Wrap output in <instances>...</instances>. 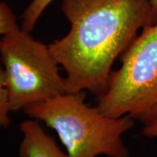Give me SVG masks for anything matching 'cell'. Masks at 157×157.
I'll return each instance as SVG.
<instances>
[{
  "mask_svg": "<svg viewBox=\"0 0 157 157\" xmlns=\"http://www.w3.org/2000/svg\"><path fill=\"white\" fill-rule=\"evenodd\" d=\"M20 25L17 24V17L9 6L0 3V38L5 34L18 28Z\"/></svg>",
  "mask_w": 157,
  "mask_h": 157,
  "instance_id": "8",
  "label": "cell"
},
{
  "mask_svg": "<svg viewBox=\"0 0 157 157\" xmlns=\"http://www.w3.org/2000/svg\"><path fill=\"white\" fill-rule=\"evenodd\" d=\"M121 62L96 107L109 117L129 116L146 125L157 117V22L140 32Z\"/></svg>",
  "mask_w": 157,
  "mask_h": 157,
  "instance_id": "3",
  "label": "cell"
},
{
  "mask_svg": "<svg viewBox=\"0 0 157 157\" xmlns=\"http://www.w3.org/2000/svg\"><path fill=\"white\" fill-rule=\"evenodd\" d=\"M151 4L152 6H153V9H154V11H155L157 16V0H151Z\"/></svg>",
  "mask_w": 157,
  "mask_h": 157,
  "instance_id": "10",
  "label": "cell"
},
{
  "mask_svg": "<svg viewBox=\"0 0 157 157\" xmlns=\"http://www.w3.org/2000/svg\"><path fill=\"white\" fill-rule=\"evenodd\" d=\"M53 0H32L21 15L20 27L32 33L44 11Z\"/></svg>",
  "mask_w": 157,
  "mask_h": 157,
  "instance_id": "6",
  "label": "cell"
},
{
  "mask_svg": "<svg viewBox=\"0 0 157 157\" xmlns=\"http://www.w3.org/2000/svg\"><path fill=\"white\" fill-rule=\"evenodd\" d=\"M141 134L143 136L148 138L157 137V117H155L150 122L144 125Z\"/></svg>",
  "mask_w": 157,
  "mask_h": 157,
  "instance_id": "9",
  "label": "cell"
},
{
  "mask_svg": "<svg viewBox=\"0 0 157 157\" xmlns=\"http://www.w3.org/2000/svg\"><path fill=\"white\" fill-rule=\"evenodd\" d=\"M19 130L22 134L18 149L20 157H68L39 121L25 120L19 125Z\"/></svg>",
  "mask_w": 157,
  "mask_h": 157,
  "instance_id": "5",
  "label": "cell"
},
{
  "mask_svg": "<svg viewBox=\"0 0 157 157\" xmlns=\"http://www.w3.org/2000/svg\"><path fill=\"white\" fill-rule=\"evenodd\" d=\"M11 112L5 72L0 62V129L7 128L10 126Z\"/></svg>",
  "mask_w": 157,
  "mask_h": 157,
  "instance_id": "7",
  "label": "cell"
},
{
  "mask_svg": "<svg viewBox=\"0 0 157 157\" xmlns=\"http://www.w3.org/2000/svg\"><path fill=\"white\" fill-rule=\"evenodd\" d=\"M61 11L70 29L48 46L66 72L68 93L102 94L114 61L157 22L151 0H62Z\"/></svg>",
  "mask_w": 157,
  "mask_h": 157,
  "instance_id": "1",
  "label": "cell"
},
{
  "mask_svg": "<svg viewBox=\"0 0 157 157\" xmlns=\"http://www.w3.org/2000/svg\"><path fill=\"white\" fill-rule=\"evenodd\" d=\"M86 92L67 93L24 112L53 129L68 157H129L123 135L135 126L129 116H107L86 102Z\"/></svg>",
  "mask_w": 157,
  "mask_h": 157,
  "instance_id": "2",
  "label": "cell"
},
{
  "mask_svg": "<svg viewBox=\"0 0 157 157\" xmlns=\"http://www.w3.org/2000/svg\"><path fill=\"white\" fill-rule=\"evenodd\" d=\"M0 62L12 112L68 93L48 45L20 26L0 38Z\"/></svg>",
  "mask_w": 157,
  "mask_h": 157,
  "instance_id": "4",
  "label": "cell"
}]
</instances>
